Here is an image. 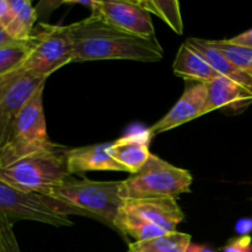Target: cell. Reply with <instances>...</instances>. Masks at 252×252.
I'll use <instances>...</instances> for the list:
<instances>
[{
  "label": "cell",
  "instance_id": "6da1fadb",
  "mask_svg": "<svg viewBox=\"0 0 252 252\" xmlns=\"http://www.w3.org/2000/svg\"><path fill=\"white\" fill-rule=\"evenodd\" d=\"M73 47V62L137 61L159 62L164 49L157 38L134 36L112 26L101 16L68 25Z\"/></svg>",
  "mask_w": 252,
  "mask_h": 252
},
{
  "label": "cell",
  "instance_id": "7a4b0ae2",
  "mask_svg": "<svg viewBox=\"0 0 252 252\" xmlns=\"http://www.w3.org/2000/svg\"><path fill=\"white\" fill-rule=\"evenodd\" d=\"M121 181H93L69 176L47 197L80 209L88 218L97 219L115 229V219L123 204Z\"/></svg>",
  "mask_w": 252,
  "mask_h": 252
},
{
  "label": "cell",
  "instance_id": "3957f363",
  "mask_svg": "<svg viewBox=\"0 0 252 252\" xmlns=\"http://www.w3.org/2000/svg\"><path fill=\"white\" fill-rule=\"evenodd\" d=\"M68 148L56 147L26 158L9 167H0V180L25 192L47 196L64 180L71 176L68 170Z\"/></svg>",
  "mask_w": 252,
  "mask_h": 252
},
{
  "label": "cell",
  "instance_id": "277c9868",
  "mask_svg": "<svg viewBox=\"0 0 252 252\" xmlns=\"http://www.w3.org/2000/svg\"><path fill=\"white\" fill-rule=\"evenodd\" d=\"M44 85L27 102L15 121L6 143L0 150V167H9L26 158L56 147L47 133L43 111Z\"/></svg>",
  "mask_w": 252,
  "mask_h": 252
},
{
  "label": "cell",
  "instance_id": "5b68a950",
  "mask_svg": "<svg viewBox=\"0 0 252 252\" xmlns=\"http://www.w3.org/2000/svg\"><path fill=\"white\" fill-rule=\"evenodd\" d=\"M193 177L187 170L176 167L157 155H150L144 166L121 181L120 194L125 199L176 198L191 191Z\"/></svg>",
  "mask_w": 252,
  "mask_h": 252
},
{
  "label": "cell",
  "instance_id": "8992f818",
  "mask_svg": "<svg viewBox=\"0 0 252 252\" xmlns=\"http://www.w3.org/2000/svg\"><path fill=\"white\" fill-rule=\"evenodd\" d=\"M0 213L15 224L31 220L52 226H73L69 216L88 217L83 211L39 193L25 192L0 180Z\"/></svg>",
  "mask_w": 252,
  "mask_h": 252
},
{
  "label": "cell",
  "instance_id": "52a82bcc",
  "mask_svg": "<svg viewBox=\"0 0 252 252\" xmlns=\"http://www.w3.org/2000/svg\"><path fill=\"white\" fill-rule=\"evenodd\" d=\"M27 56L17 68L48 79L54 71L73 62V47L68 26L38 22L26 41Z\"/></svg>",
  "mask_w": 252,
  "mask_h": 252
},
{
  "label": "cell",
  "instance_id": "ba28073f",
  "mask_svg": "<svg viewBox=\"0 0 252 252\" xmlns=\"http://www.w3.org/2000/svg\"><path fill=\"white\" fill-rule=\"evenodd\" d=\"M47 78L32 73H11L0 80V150L6 143L15 121Z\"/></svg>",
  "mask_w": 252,
  "mask_h": 252
},
{
  "label": "cell",
  "instance_id": "9c48e42d",
  "mask_svg": "<svg viewBox=\"0 0 252 252\" xmlns=\"http://www.w3.org/2000/svg\"><path fill=\"white\" fill-rule=\"evenodd\" d=\"M91 14L98 15L112 26L144 38H157L150 12L138 1H101L89 2Z\"/></svg>",
  "mask_w": 252,
  "mask_h": 252
},
{
  "label": "cell",
  "instance_id": "30bf717a",
  "mask_svg": "<svg viewBox=\"0 0 252 252\" xmlns=\"http://www.w3.org/2000/svg\"><path fill=\"white\" fill-rule=\"evenodd\" d=\"M121 208L153 225L159 226L166 233L176 231L177 225L185 219L184 212L180 208L176 198L171 197L125 199Z\"/></svg>",
  "mask_w": 252,
  "mask_h": 252
},
{
  "label": "cell",
  "instance_id": "8fae6325",
  "mask_svg": "<svg viewBox=\"0 0 252 252\" xmlns=\"http://www.w3.org/2000/svg\"><path fill=\"white\" fill-rule=\"evenodd\" d=\"M207 97L208 84L193 83L187 86L174 107L150 128V133L153 135L165 133L189 121L202 117L204 115Z\"/></svg>",
  "mask_w": 252,
  "mask_h": 252
},
{
  "label": "cell",
  "instance_id": "7c38bea8",
  "mask_svg": "<svg viewBox=\"0 0 252 252\" xmlns=\"http://www.w3.org/2000/svg\"><path fill=\"white\" fill-rule=\"evenodd\" d=\"M150 130L133 132L111 142L110 154L113 159L130 175L142 169L149 160V144L152 138Z\"/></svg>",
  "mask_w": 252,
  "mask_h": 252
},
{
  "label": "cell",
  "instance_id": "4fadbf2b",
  "mask_svg": "<svg viewBox=\"0 0 252 252\" xmlns=\"http://www.w3.org/2000/svg\"><path fill=\"white\" fill-rule=\"evenodd\" d=\"M111 143L71 148L68 150L69 174H83L88 171H121L125 169L110 154Z\"/></svg>",
  "mask_w": 252,
  "mask_h": 252
},
{
  "label": "cell",
  "instance_id": "5bb4252c",
  "mask_svg": "<svg viewBox=\"0 0 252 252\" xmlns=\"http://www.w3.org/2000/svg\"><path fill=\"white\" fill-rule=\"evenodd\" d=\"M250 103H252V94L250 91L235 81L220 75L208 83V97L204 115L220 108H244Z\"/></svg>",
  "mask_w": 252,
  "mask_h": 252
},
{
  "label": "cell",
  "instance_id": "9a60e30c",
  "mask_svg": "<svg viewBox=\"0 0 252 252\" xmlns=\"http://www.w3.org/2000/svg\"><path fill=\"white\" fill-rule=\"evenodd\" d=\"M185 43L192 48L193 51L198 52L209 64L212 68L216 71H218L220 75L225 76V78L230 79V80L235 81L244 89L250 91L252 94V74L248 71L243 70V69L238 68L234 65L231 62H229L218 49L214 48L208 39L202 38H189L186 39Z\"/></svg>",
  "mask_w": 252,
  "mask_h": 252
},
{
  "label": "cell",
  "instance_id": "2e32d148",
  "mask_svg": "<svg viewBox=\"0 0 252 252\" xmlns=\"http://www.w3.org/2000/svg\"><path fill=\"white\" fill-rule=\"evenodd\" d=\"M172 70L176 76L192 83L208 84L220 76L198 52L189 48L186 43L180 46L172 64Z\"/></svg>",
  "mask_w": 252,
  "mask_h": 252
},
{
  "label": "cell",
  "instance_id": "e0dca14e",
  "mask_svg": "<svg viewBox=\"0 0 252 252\" xmlns=\"http://www.w3.org/2000/svg\"><path fill=\"white\" fill-rule=\"evenodd\" d=\"M191 235L171 231L158 238L129 244L128 252H189Z\"/></svg>",
  "mask_w": 252,
  "mask_h": 252
},
{
  "label": "cell",
  "instance_id": "ac0fdd59",
  "mask_svg": "<svg viewBox=\"0 0 252 252\" xmlns=\"http://www.w3.org/2000/svg\"><path fill=\"white\" fill-rule=\"evenodd\" d=\"M115 229L123 236H129L135 241L149 240L166 234V231L160 229L159 226L153 225L134 214L125 212L122 208L120 209L115 219Z\"/></svg>",
  "mask_w": 252,
  "mask_h": 252
},
{
  "label": "cell",
  "instance_id": "d6986e66",
  "mask_svg": "<svg viewBox=\"0 0 252 252\" xmlns=\"http://www.w3.org/2000/svg\"><path fill=\"white\" fill-rule=\"evenodd\" d=\"M138 4L144 7L148 12H153L177 34L184 33V22H182L180 2L176 0H137Z\"/></svg>",
  "mask_w": 252,
  "mask_h": 252
},
{
  "label": "cell",
  "instance_id": "ffe728a7",
  "mask_svg": "<svg viewBox=\"0 0 252 252\" xmlns=\"http://www.w3.org/2000/svg\"><path fill=\"white\" fill-rule=\"evenodd\" d=\"M9 5L16 20L15 38L26 42L37 22V10L29 0H9Z\"/></svg>",
  "mask_w": 252,
  "mask_h": 252
},
{
  "label": "cell",
  "instance_id": "44dd1931",
  "mask_svg": "<svg viewBox=\"0 0 252 252\" xmlns=\"http://www.w3.org/2000/svg\"><path fill=\"white\" fill-rule=\"evenodd\" d=\"M209 43L218 49L229 62L243 70L252 73V49L238 46L229 39H208Z\"/></svg>",
  "mask_w": 252,
  "mask_h": 252
},
{
  "label": "cell",
  "instance_id": "7402d4cb",
  "mask_svg": "<svg viewBox=\"0 0 252 252\" xmlns=\"http://www.w3.org/2000/svg\"><path fill=\"white\" fill-rule=\"evenodd\" d=\"M26 56V43L0 49V78L16 70Z\"/></svg>",
  "mask_w": 252,
  "mask_h": 252
},
{
  "label": "cell",
  "instance_id": "603a6c76",
  "mask_svg": "<svg viewBox=\"0 0 252 252\" xmlns=\"http://www.w3.org/2000/svg\"><path fill=\"white\" fill-rule=\"evenodd\" d=\"M14 224L7 220L4 214L0 213V241L4 246L6 252H21L20 251L19 244H17L16 238H15Z\"/></svg>",
  "mask_w": 252,
  "mask_h": 252
},
{
  "label": "cell",
  "instance_id": "cb8c5ba5",
  "mask_svg": "<svg viewBox=\"0 0 252 252\" xmlns=\"http://www.w3.org/2000/svg\"><path fill=\"white\" fill-rule=\"evenodd\" d=\"M0 26H1L12 38H15L16 20H15V15L9 5V0H0Z\"/></svg>",
  "mask_w": 252,
  "mask_h": 252
},
{
  "label": "cell",
  "instance_id": "d4e9b609",
  "mask_svg": "<svg viewBox=\"0 0 252 252\" xmlns=\"http://www.w3.org/2000/svg\"><path fill=\"white\" fill-rule=\"evenodd\" d=\"M223 252H252V240L250 236H241L229 241Z\"/></svg>",
  "mask_w": 252,
  "mask_h": 252
},
{
  "label": "cell",
  "instance_id": "484cf974",
  "mask_svg": "<svg viewBox=\"0 0 252 252\" xmlns=\"http://www.w3.org/2000/svg\"><path fill=\"white\" fill-rule=\"evenodd\" d=\"M229 41L238 44V46H243V47H246V48L252 49V29L249 30V31L244 32V33H240L239 36L233 37V38H230Z\"/></svg>",
  "mask_w": 252,
  "mask_h": 252
},
{
  "label": "cell",
  "instance_id": "4316f807",
  "mask_svg": "<svg viewBox=\"0 0 252 252\" xmlns=\"http://www.w3.org/2000/svg\"><path fill=\"white\" fill-rule=\"evenodd\" d=\"M26 42H20L16 41L15 38H12L1 26H0V49L6 48V47H12V46H19V44H25Z\"/></svg>",
  "mask_w": 252,
  "mask_h": 252
},
{
  "label": "cell",
  "instance_id": "83f0119b",
  "mask_svg": "<svg viewBox=\"0 0 252 252\" xmlns=\"http://www.w3.org/2000/svg\"><path fill=\"white\" fill-rule=\"evenodd\" d=\"M238 231L240 234H246L252 229V221L249 220V219H245V220L239 221L238 224Z\"/></svg>",
  "mask_w": 252,
  "mask_h": 252
},
{
  "label": "cell",
  "instance_id": "f1b7e54d",
  "mask_svg": "<svg viewBox=\"0 0 252 252\" xmlns=\"http://www.w3.org/2000/svg\"><path fill=\"white\" fill-rule=\"evenodd\" d=\"M189 252H214V251L208 250V249L206 248H202V246H193L191 244V246H189Z\"/></svg>",
  "mask_w": 252,
  "mask_h": 252
},
{
  "label": "cell",
  "instance_id": "f546056e",
  "mask_svg": "<svg viewBox=\"0 0 252 252\" xmlns=\"http://www.w3.org/2000/svg\"><path fill=\"white\" fill-rule=\"evenodd\" d=\"M0 252H6V251H5V249H4V246H2V244H1V241H0Z\"/></svg>",
  "mask_w": 252,
  "mask_h": 252
},
{
  "label": "cell",
  "instance_id": "4dcf8cb0",
  "mask_svg": "<svg viewBox=\"0 0 252 252\" xmlns=\"http://www.w3.org/2000/svg\"><path fill=\"white\" fill-rule=\"evenodd\" d=\"M1 78H2V76H1ZM1 78H0V80H1Z\"/></svg>",
  "mask_w": 252,
  "mask_h": 252
}]
</instances>
